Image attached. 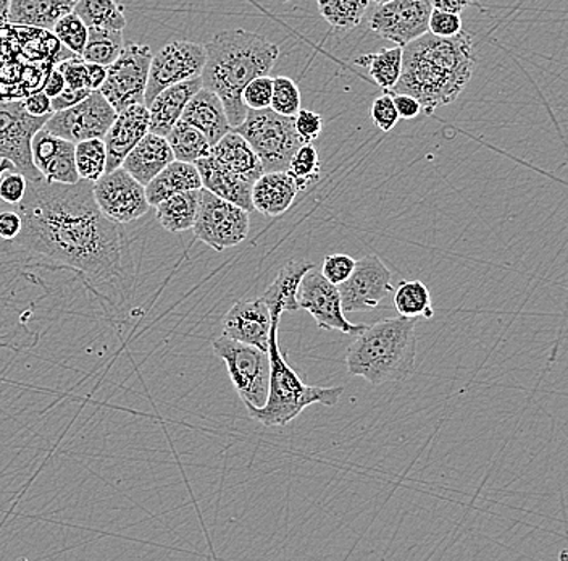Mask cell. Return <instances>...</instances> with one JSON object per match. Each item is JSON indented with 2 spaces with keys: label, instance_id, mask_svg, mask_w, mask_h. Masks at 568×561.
<instances>
[{
  "label": "cell",
  "instance_id": "obj_56",
  "mask_svg": "<svg viewBox=\"0 0 568 561\" xmlns=\"http://www.w3.org/2000/svg\"><path fill=\"white\" fill-rule=\"evenodd\" d=\"M371 2L378 3V6H382V3L388 2V0H371Z\"/></svg>",
  "mask_w": 568,
  "mask_h": 561
},
{
  "label": "cell",
  "instance_id": "obj_45",
  "mask_svg": "<svg viewBox=\"0 0 568 561\" xmlns=\"http://www.w3.org/2000/svg\"><path fill=\"white\" fill-rule=\"evenodd\" d=\"M57 69L65 77L67 87L73 90H83L88 87V62L81 56H73L59 63Z\"/></svg>",
  "mask_w": 568,
  "mask_h": 561
},
{
  "label": "cell",
  "instance_id": "obj_42",
  "mask_svg": "<svg viewBox=\"0 0 568 561\" xmlns=\"http://www.w3.org/2000/svg\"><path fill=\"white\" fill-rule=\"evenodd\" d=\"M355 268V259L347 254H329L323 261L322 273L333 285H341L349 279Z\"/></svg>",
  "mask_w": 568,
  "mask_h": 561
},
{
  "label": "cell",
  "instance_id": "obj_31",
  "mask_svg": "<svg viewBox=\"0 0 568 561\" xmlns=\"http://www.w3.org/2000/svg\"><path fill=\"white\" fill-rule=\"evenodd\" d=\"M170 148H172L175 161L195 163L211 152L212 144L207 137L190 123L180 122L166 134Z\"/></svg>",
  "mask_w": 568,
  "mask_h": 561
},
{
  "label": "cell",
  "instance_id": "obj_48",
  "mask_svg": "<svg viewBox=\"0 0 568 561\" xmlns=\"http://www.w3.org/2000/svg\"><path fill=\"white\" fill-rule=\"evenodd\" d=\"M23 104L27 112L34 117L51 116L53 113L51 98L42 90L31 92L27 98H23Z\"/></svg>",
  "mask_w": 568,
  "mask_h": 561
},
{
  "label": "cell",
  "instance_id": "obj_25",
  "mask_svg": "<svg viewBox=\"0 0 568 561\" xmlns=\"http://www.w3.org/2000/svg\"><path fill=\"white\" fill-rule=\"evenodd\" d=\"M211 154L225 169H229L234 176L247 180L248 183L254 184L258 177L265 173L261 159L247 143L246 138L237 131H229L219 143L213 144Z\"/></svg>",
  "mask_w": 568,
  "mask_h": 561
},
{
  "label": "cell",
  "instance_id": "obj_4",
  "mask_svg": "<svg viewBox=\"0 0 568 561\" xmlns=\"http://www.w3.org/2000/svg\"><path fill=\"white\" fill-rule=\"evenodd\" d=\"M417 319L390 318L367 325L347 348V372L372 385L407 381L417 361Z\"/></svg>",
  "mask_w": 568,
  "mask_h": 561
},
{
  "label": "cell",
  "instance_id": "obj_43",
  "mask_svg": "<svg viewBox=\"0 0 568 561\" xmlns=\"http://www.w3.org/2000/svg\"><path fill=\"white\" fill-rule=\"evenodd\" d=\"M27 177L20 170H7L0 179V201L16 208L27 193Z\"/></svg>",
  "mask_w": 568,
  "mask_h": 561
},
{
  "label": "cell",
  "instance_id": "obj_34",
  "mask_svg": "<svg viewBox=\"0 0 568 561\" xmlns=\"http://www.w3.org/2000/svg\"><path fill=\"white\" fill-rule=\"evenodd\" d=\"M320 16L335 30L357 28L367 12L371 0H317Z\"/></svg>",
  "mask_w": 568,
  "mask_h": 561
},
{
  "label": "cell",
  "instance_id": "obj_33",
  "mask_svg": "<svg viewBox=\"0 0 568 561\" xmlns=\"http://www.w3.org/2000/svg\"><path fill=\"white\" fill-rule=\"evenodd\" d=\"M124 49L122 30H109V28H89L87 48L83 57L87 62L99 63L109 67L119 59Z\"/></svg>",
  "mask_w": 568,
  "mask_h": 561
},
{
  "label": "cell",
  "instance_id": "obj_26",
  "mask_svg": "<svg viewBox=\"0 0 568 561\" xmlns=\"http://www.w3.org/2000/svg\"><path fill=\"white\" fill-rule=\"evenodd\" d=\"M201 188L202 180L195 163L173 161L145 184V194H148L151 208H155L159 202L173 197V194L201 190Z\"/></svg>",
  "mask_w": 568,
  "mask_h": 561
},
{
  "label": "cell",
  "instance_id": "obj_22",
  "mask_svg": "<svg viewBox=\"0 0 568 561\" xmlns=\"http://www.w3.org/2000/svg\"><path fill=\"white\" fill-rule=\"evenodd\" d=\"M300 193V187L287 170L265 172L252 187V204L254 211L265 218H278L294 204Z\"/></svg>",
  "mask_w": 568,
  "mask_h": 561
},
{
  "label": "cell",
  "instance_id": "obj_55",
  "mask_svg": "<svg viewBox=\"0 0 568 561\" xmlns=\"http://www.w3.org/2000/svg\"><path fill=\"white\" fill-rule=\"evenodd\" d=\"M13 169H17V167L13 166V162H10L9 159H0V179H2V176L7 172V170Z\"/></svg>",
  "mask_w": 568,
  "mask_h": 561
},
{
  "label": "cell",
  "instance_id": "obj_51",
  "mask_svg": "<svg viewBox=\"0 0 568 561\" xmlns=\"http://www.w3.org/2000/svg\"><path fill=\"white\" fill-rule=\"evenodd\" d=\"M67 88V81L65 77H63V73L60 72L59 69H53L51 73H49V77L45 78L44 87H42V91L45 92V94L49 96V98H55V96H59L60 92L65 90Z\"/></svg>",
  "mask_w": 568,
  "mask_h": 561
},
{
  "label": "cell",
  "instance_id": "obj_37",
  "mask_svg": "<svg viewBox=\"0 0 568 561\" xmlns=\"http://www.w3.org/2000/svg\"><path fill=\"white\" fill-rule=\"evenodd\" d=\"M287 173L296 181L301 191L308 190L322 176V162L314 143L301 144L291 159Z\"/></svg>",
  "mask_w": 568,
  "mask_h": 561
},
{
  "label": "cell",
  "instance_id": "obj_5",
  "mask_svg": "<svg viewBox=\"0 0 568 561\" xmlns=\"http://www.w3.org/2000/svg\"><path fill=\"white\" fill-rule=\"evenodd\" d=\"M280 315H273L272 333H270V375L268 399L264 408L247 410L248 417L266 425L280 428L294 421L305 408L312 404L336 407L343 397V387H314L304 383L297 372L284 360L278 344Z\"/></svg>",
  "mask_w": 568,
  "mask_h": 561
},
{
  "label": "cell",
  "instance_id": "obj_21",
  "mask_svg": "<svg viewBox=\"0 0 568 561\" xmlns=\"http://www.w3.org/2000/svg\"><path fill=\"white\" fill-rule=\"evenodd\" d=\"M202 78H193V80L183 81V83L173 84L165 88L155 96L154 101L149 104V131L151 133L165 137L172 131V128L180 122L183 117L184 109L191 98L201 90Z\"/></svg>",
  "mask_w": 568,
  "mask_h": 561
},
{
  "label": "cell",
  "instance_id": "obj_12",
  "mask_svg": "<svg viewBox=\"0 0 568 561\" xmlns=\"http://www.w3.org/2000/svg\"><path fill=\"white\" fill-rule=\"evenodd\" d=\"M115 119L116 110L98 90L92 91L80 104L53 112L45 122L44 130L77 144L92 138L104 140Z\"/></svg>",
  "mask_w": 568,
  "mask_h": 561
},
{
  "label": "cell",
  "instance_id": "obj_49",
  "mask_svg": "<svg viewBox=\"0 0 568 561\" xmlns=\"http://www.w3.org/2000/svg\"><path fill=\"white\" fill-rule=\"evenodd\" d=\"M91 90H73V88L67 87L65 90L60 92L59 96L51 99L52 112H59V110L73 108V106L80 104L81 101L91 94Z\"/></svg>",
  "mask_w": 568,
  "mask_h": 561
},
{
  "label": "cell",
  "instance_id": "obj_11",
  "mask_svg": "<svg viewBox=\"0 0 568 561\" xmlns=\"http://www.w3.org/2000/svg\"><path fill=\"white\" fill-rule=\"evenodd\" d=\"M205 60H207V51L204 44L173 41L163 46L158 54L152 56L144 96L145 108H149L155 96L165 88L201 77Z\"/></svg>",
  "mask_w": 568,
  "mask_h": 561
},
{
  "label": "cell",
  "instance_id": "obj_28",
  "mask_svg": "<svg viewBox=\"0 0 568 561\" xmlns=\"http://www.w3.org/2000/svg\"><path fill=\"white\" fill-rule=\"evenodd\" d=\"M78 0H12L9 23L52 31L57 21L73 12Z\"/></svg>",
  "mask_w": 568,
  "mask_h": 561
},
{
  "label": "cell",
  "instance_id": "obj_24",
  "mask_svg": "<svg viewBox=\"0 0 568 561\" xmlns=\"http://www.w3.org/2000/svg\"><path fill=\"white\" fill-rule=\"evenodd\" d=\"M173 161H175V156H173L169 140L149 131L140 143L134 146L133 151L126 156L122 167L145 187L149 181Z\"/></svg>",
  "mask_w": 568,
  "mask_h": 561
},
{
  "label": "cell",
  "instance_id": "obj_30",
  "mask_svg": "<svg viewBox=\"0 0 568 561\" xmlns=\"http://www.w3.org/2000/svg\"><path fill=\"white\" fill-rule=\"evenodd\" d=\"M403 51L404 48L400 46L386 48L378 52H372V54L357 57L354 63L362 69H367L376 87L385 91H393L403 73Z\"/></svg>",
  "mask_w": 568,
  "mask_h": 561
},
{
  "label": "cell",
  "instance_id": "obj_35",
  "mask_svg": "<svg viewBox=\"0 0 568 561\" xmlns=\"http://www.w3.org/2000/svg\"><path fill=\"white\" fill-rule=\"evenodd\" d=\"M394 307L404 318L432 319L435 315L432 294L428 287L420 280L400 283L399 289L394 293Z\"/></svg>",
  "mask_w": 568,
  "mask_h": 561
},
{
  "label": "cell",
  "instance_id": "obj_1",
  "mask_svg": "<svg viewBox=\"0 0 568 561\" xmlns=\"http://www.w3.org/2000/svg\"><path fill=\"white\" fill-rule=\"evenodd\" d=\"M16 211L20 236L0 244V266L67 269L78 273L102 300L126 276V236L102 214L92 181L49 183L28 180Z\"/></svg>",
  "mask_w": 568,
  "mask_h": 561
},
{
  "label": "cell",
  "instance_id": "obj_50",
  "mask_svg": "<svg viewBox=\"0 0 568 561\" xmlns=\"http://www.w3.org/2000/svg\"><path fill=\"white\" fill-rule=\"evenodd\" d=\"M21 227H23V220L16 209L0 212V240H13L20 236Z\"/></svg>",
  "mask_w": 568,
  "mask_h": 561
},
{
  "label": "cell",
  "instance_id": "obj_23",
  "mask_svg": "<svg viewBox=\"0 0 568 561\" xmlns=\"http://www.w3.org/2000/svg\"><path fill=\"white\" fill-rule=\"evenodd\" d=\"M195 167H197L199 176H201L202 188L216 194V197L223 198V200L241 206L247 212H254V204H252V187L254 184L234 176L233 172H230L229 169L216 161L211 152L205 158L199 159Z\"/></svg>",
  "mask_w": 568,
  "mask_h": 561
},
{
  "label": "cell",
  "instance_id": "obj_16",
  "mask_svg": "<svg viewBox=\"0 0 568 561\" xmlns=\"http://www.w3.org/2000/svg\"><path fill=\"white\" fill-rule=\"evenodd\" d=\"M432 12V0H388L373 13L371 28L379 38L404 48L428 33Z\"/></svg>",
  "mask_w": 568,
  "mask_h": 561
},
{
  "label": "cell",
  "instance_id": "obj_14",
  "mask_svg": "<svg viewBox=\"0 0 568 561\" xmlns=\"http://www.w3.org/2000/svg\"><path fill=\"white\" fill-rule=\"evenodd\" d=\"M297 304L300 309L311 312L318 329L322 330H336V332L355 337L367 327L347 321L339 290L328 282L315 266L302 277L300 290H297Z\"/></svg>",
  "mask_w": 568,
  "mask_h": 561
},
{
  "label": "cell",
  "instance_id": "obj_19",
  "mask_svg": "<svg viewBox=\"0 0 568 561\" xmlns=\"http://www.w3.org/2000/svg\"><path fill=\"white\" fill-rule=\"evenodd\" d=\"M149 109L145 104L130 106V108L116 112V119L109 128L104 137L106 149L105 172L122 167L126 156L133 151L134 146L140 143L142 138L149 133Z\"/></svg>",
  "mask_w": 568,
  "mask_h": 561
},
{
  "label": "cell",
  "instance_id": "obj_13",
  "mask_svg": "<svg viewBox=\"0 0 568 561\" xmlns=\"http://www.w3.org/2000/svg\"><path fill=\"white\" fill-rule=\"evenodd\" d=\"M92 193L102 214L120 226L141 219L151 209L144 184L130 176L123 167L105 172L94 181Z\"/></svg>",
  "mask_w": 568,
  "mask_h": 561
},
{
  "label": "cell",
  "instance_id": "obj_9",
  "mask_svg": "<svg viewBox=\"0 0 568 561\" xmlns=\"http://www.w3.org/2000/svg\"><path fill=\"white\" fill-rule=\"evenodd\" d=\"M152 56L149 46L128 42L119 59L106 67V78L99 91L116 112L130 106L144 104Z\"/></svg>",
  "mask_w": 568,
  "mask_h": 561
},
{
  "label": "cell",
  "instance_id": "obj_27",
  "mask_svg": "<svg viewBox=\"0 0 568 561\" xmlns=\"http://www.w3.org/2000/svg\"><path fill=\"white\" fill-rule=\"evenodd\" d=\"M314 262L308 261H290L278 272L268 289L262 294V300L270 308L272 315H280L283 312L297 311V290H300L302 277L308 269L314 268Z\"/></svg>",
  "mask_w": 568,
  "mask_h": 561
},
{
  "label": "cell",
  "instance_id": "obj_17",
  "mask_svg": "<svg viewBox=\"0 0 568 561\" xmlns=\"http://www.w3.org/2000/svg\"><path fill=\"white\" fill-rule=\"evenodd\" d=\"M273 315L262 297L244 298L223 318V335L268 351Z\"/></svg>",
  "mask_w": 568,
  "mask_h": 561
},
{
  "label": "cell",
  "instance_id": "obj_46",
  "mask_svg": "<svg viewBox=\"0 0 568 561\" xmlns=\"http://www.w3.org/2000/svg\"><path fill=\"white\" fill-rule=\"evenodd\" d=\"M462 28L460 13L444 12V10L433 9L432 17H429V33L436 37L450 38L459 34Z\"/></svg>",
  "mask_w": 568,
  "mask_h": 561
},
{
  "label": "cell",
  "instance_id": "obj_47",
  "mask_svg": "<svg viewBox=\"0 0 568 561\" xmlns=\"http://www.w3.org/2000/svg\"><path fill=\"white\" fill-rule=\"evenodd\" d=\"M390 94H393L394 104H396L400 119L412 120L420 116L422 104L414 96L406 94V92H390Z\"/></svg>",
  "mask_w": 568,
  "mask_h": 561
},
{
  "label": "cell",
  "instance_id": "obj_41",
  "mask_svg": "<svg viewBox=\"0 0 568 561\" xmlns=\"http://www.w3.org/2000/svg\"><path fill=\"white\" fill-rule=\"evenodd\" d=\"M371 113L373 123L383 133H389L400 119L396 104H394L393 94L389 91L383 92L373 101Z\"/></svg>",
  "mask_w": 568,
  "mask_h": 561
},
{
  "label": "cell",
  "instance_id": "obj_39",
  "mask_svg": "<svg viewBox=\"0 0 568 561\" xmlns=\"http://www.w3.org/2000/svg\"><path fill=\"white\" fill-rule=\"evenodd\" d=\"M270 109L282 116L294 117L301 110V91L290 77L273 78V98Z\"/></svg>",
  "mask_w": 568,
  "mask_h": 561
},
{
  "label": "cell",
  "instance_id": "obj_54",
  "mask_svg": "<svg viewBox=\"0 0 568 561\" xmlns=\"http://www.w3.org/2000/svg\"><path fill=\"white\" fill-rule=\"evenodd\" d=\"M10 3L12 0H0V24L9 23Z\"/></svg>",
  "mask_w": 568,
  "mask_h": 561
},
{
  "label": "cell",
  "instance_id": "obj_18",
  "mask_svg": "<svg viewBox=\"0 0 568 561\" xmlns=\"http://www.w3.org/2000/svg\"><path fill=\"white\" fill-rule=\"evenodd\" d=\"M74 143L44 130L34 134L31 141V156L36 169L49 183L73 184L80 181V173L74 161Z\"/></svg>",
  "mask_w": 568,
  "mask_h": 561
},
{
  "label": "cell",
  "instance_id": "obj_29",
  "mask_svg": "<svg viewBox=\"0 0 568 561\" xmlns=\"http://www.w3.org/2000/svg\"><path fill=\"white\" fill-rule=\"evenodd\" d=\"M201 190L183 191L173 194L155 206V216L163 230L170 233L186 232L193 230L197 218Z\"/></svg>",
  "mask_w": 568,
  "mask_h": 561
},
{
  "label": "cell",
  "instance_id": "obj_38",
  "mask_svg": "<svg viewBox=\"0 0 568 561\" xmlns=\"http://www.w3.org/2000/svg\"><path fill=\"white\" fill-rule=\"evenodd\" d=\"M52 33L63 48L69 49L73 54H83L84 48H87L89 27L77 13H67L65 17L57 21Z\"/></svg>",
  "mask_w": 568,
  "mask_h": 561
},
{
  "label": "cell",
  "instance_id": "obj_10",
  "mask_svg": "<svg viewBox=\"0 0 568 561\" xmlns=\"http://www.w3.org/2000/svg\"><path fill=\"white\" fill-rule=\"evenodd\" d=\"M51 116H31L24 109L23 99L0 101V159L13 162L27 180L42 179L31 156V141Z\"/></svg>",
  "mask_w": 568,
  "mask_h": 561
},
{
  "label": "cell",
  "instance_id": "obj_2",
  "mask_svg": "<svg viewBox=\"0 0 568 561\" xmlns=\"http://www.w3.org/2000/svg\"><path fill=\"white\" fill-rule=\"evenodd\" d=\"M477 67L474 38L462 30L450 38L425 33L404 46L403 73L390 92H406L426 116L453 104L464 92Z\"/></svg>",
  "mask_w": 568,
  "mask_h": 561
},
{
  "label": "cell",
  "instance_id": "obj_15",
  "mask_svg": "<svg viewBox=\"0 0 568 561\" xmlns=\"http://www.w3.org/2000/svg\"><path fill=\"white\" fill-rule=\"evenodd\" d=\"M346 314L365 312L378 307L394 290L393 273L376 254L355 261V268L346 282L337 285Z\"/></svg>",
  "mask_w": 568,
  "mask_h": 561
},
{
  "label": "cell",
  "instance_id": "obj_6",
  "mask_svg": "<svg viewBox=\"0 0 568 561\" xmlns=\"http://www.w3.org/2000/svg\"><path fill=\"white\" fill-rule=\"evenodd\" d=\"M233 130L246 138L265 172L287 170L294 152L302 144L294 117L282 116L273 109H247L244 122Z\"/></svg>",
  "mask_w": 568,
  "mask_h": 561
},
{
  "label": "cell",
  "instance_id": "obj_40",
  "mask_svg": "<svg viewBox=\"0 0 568 561\" xmlns=\"http://www.w3.org/2000/svg\"><path fill=\"white\" fill-rule=\"evenodd\" d=\"M273 98V78L268 74L255 78L244 88L243 101L247 109H270Z\"/></svg>",
  "mask_w": 568,
  "mask_h": 561
},
{
  "label": "cell",
  "instance_id": "obj_44",
  "mask_svg": "<svg viewBox=\"0 0 568 561\" xmlns=\"http://www.w3.org/2000/svg\"><path fill=\"white\" fill-rule=\"evenodd\" d=\"M294 126H296L297 137L302 144L314 143L322 134L323 119L314 110L301 109L294 116Z\"/></svg>",
  "mask_w": 568,
  "mask_h": 561
},
{
  "label": "cell",
  "instance_id": "obj_8",
  "mask_svg": "<svg viewBox=\"0 0 568 561\" xmlns=\"http://www.w3.org/2000/svg\"><path fill=\"white\" fill-rule=\"evenodd\" d=\"M251 212L201 188L193 233L213 251H225L243 243L251 230Z\"/></svg>",
  "mask_w": 568,
  "mask_h": 561
},
{
  "label": "cell",
  "instance_id": "obj_36",
  "mask_svg": "<svg viewBox=\"0 0 568 561\" xmlns=\"http://www.w3.org/2000/svg\"><path fill=\"white\" fill-rule=\"evenodd\" d=\"M74 161L81 180L98 181L105 173L106 149L102 138L81 141L74 146Z\"/></svg>",
  "mask_w": 568,
  "mask_h": 561
},
{
  "label": "cell",
  "instance_id": "obj_7",
  "mask_svg": "<svg viewBox=\"0 0 568 561\" xmlns=\"http://www.w3.org/2000/svg\"><path fill=\"white\" fill-rule=\"evenodd\" d=\"M213 353L225 362L234 390L246 410L264 408L268 399L272 362L268 351L222 335L212 344Z\"/></svg>",
  "mask_w": 568,
  "mask_h": 561
},
{
  "label": "cell",
  "instance_id": "obj_52",
  "mask_svg": "<svg viewBox=\"0 0 568 561\" xmlns=\"http://www.w3.org/2000/svg\"><path fill=\"white\" fill-rule=\"evenodd\" d=\"M106 78V67L88 62V87L91 91L101 90Z\"/></svg>",
  "mask_w": 568,
  "mask_h": 561
},
{
  "label": "cell",
  "instance_id": "obj_3",
  "mask_svg": "<svg viewBox=\"0 0 568 561\" xmlns=\"http://www.w3.org/2000/svg\"><path fill=\"white\" fill-rule=\"evenodd\" d=\"M207 60L202 70V87L222 99L231 127L246 119L244 88L252 80L272 72L280 57L275 42L246 30L220 31L205 44Z\"/></svg>",
  "mask_w": 568,
  "mask_h": 561
},
{
  "label": "cell",
  "instance_id": "obj_20",
  "mask_svg": "<svg viewBox=\"0 0 568 561\" xmlns=\"http://www.w3.org/2000/svg\"><path fill=\"white\" fill-rule=\"evenodd\" d=\"M181 120L202 131L212 146L233 130L222 99L216 92L204 87L187 102Z\"/></svg>",
  "mask_w": 568,
  "mask_h": 561
},
{
  "label": "cell",
  "instance_id": "obj_32",
  "mask_svg": "<svg viewBox=\"0 0 568 561\" xmlns=\"http://www.w3.org/2000/svg\"><path fill=\"white\" fill-rule=\"evenodd\" d=\"M73 12L89 28H109V30L123 31L126 27L124 9L116 0H78Z\"/></svg>",
  "mask_w": 568,
  "mask_h": 561
},
{
  "label": "cell",
  "instance_id": "obj_53",
  "mask_svg": "<svg viewBox=\"0 0 568 561\" xmlns=\"http://www.w3.org/2000/svg\"><path fill=\"white\" fill-rule=\"evenodd\" d=\"M474 3L475 0H432L433 9L453 13H462Z\"/></svg>",
  "mask_w": 568,
  "mask_h": 561
}]
</instances>
